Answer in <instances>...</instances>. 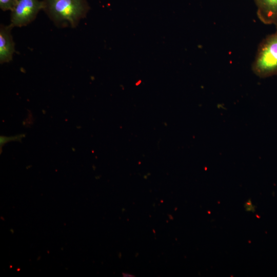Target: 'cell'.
I'll return each mask as SVG.
<instances>
[{"instance_id":"2","label":"cell","mask_w":277,"mask_h":277,"mask_svg":"<svg viewBox=\"0 0 277 277\" xmlns=\"http://www.w3.org/2000/svg\"><path fill=\"white\" fill-rule=\"evenodd\" d=\"M252 70L262 78L277 74V31L267 36L260 44Z\"/></svg>"},{"instance_id":"7","label":"cell","mask_w":277,"mask_h":277,"mask_svg":"<svg viewBox=\"0 0 277 277\" xmlns=\"http://www.w3.org/2000/svg\"><path fill=\"white\" fill-rule=\"evenodd\" d=\"M244 206L247 211L254 212V206L252 204L250 200L245 203Z\"/></svg>"},{"instance_id":"4","label":"cell","mask_w":277,"mask_h":277,"mask_svg":"<svg viewBox=\"0 0 277 277\" xmlns=\"http://www.w3.org/2000/svg\"><path fill=\"white\" fill-rule=\"evenodd\" d=\"M260 21L266 25L277 26V0H254Z\"/></svg>"},{"instance_id":"5","label":"cell","mask_w":277,"mask_h":277,"mask_svg":"<svg viewBox=\"0 0 277 277\" xmlns=\"http://www.w3.org/2000/svg\"><path fill=\"white\" fill-rule=\"evenodd\" d=\"M13 27L2 25L0 28V63H8L12 60L15 52L14 43L11 34Z\"/></svg>"},{"instance_id":"1","label":"cell","mask_w":277,"mask_h":277,"mask_svg":"<svg viewBox=\"0 0 277 277\" xmlns=\"http://www.w3.org/2000/svg\"><path fill=\"white\" fill-rule=\"evenodd\" d=\"M43 9L55 23H69L76 27L84 18L90 7L87 0H43Z\"/></svg>"},{"instance_id":"3","label":"cell","mask_w":277,"mask_h":277,"mask_svg":"<svg viewBox=\"0 0 277 277\" xmlns=\"http://www.w3.org/2000/svg\"><path fill=\"white\" fill-rule=\"evenodd\" d=\"M43 9V2L39 0H17L11 11L10 25L23 27L32 22L40 10Z\"/></svg>"},{"instance_id":"6","label":"cell","mask_w":277,"mask_h":277,"mask_svg":"<svg viewBox=\"0 0 277 277\" xmlns=\"http://www.w3.org/2000/svg\"><path fill=\"white\" fill-rule=\"evenodd\" d=\"M17 0H0V8L3 11H10L16 4Z\"/></svg>"}]
</instances>
